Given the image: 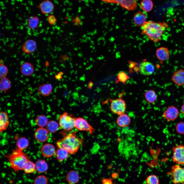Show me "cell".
<instances>
[{
  "instance_id": "7c38bea8",
  "label": "cell",
  "mask_w": 184,
  "mask_h": 184,
  "mask_svg": "<svg viewBox=\"0 0 184 184\" xmlns=\"http://www.w3.org/2000/svg\"><path fill=\"white\" fill-rule=\"evenodd\" d=\"M37 44L35 41L32 39H29L25 41L23 44L21 50L26 54H29L34 52L37 48Z\"/></svg>"
},
{
  "instance_id": "277c9868",
  "label": "cell",
  "mask_w": 184,
  "mask_h": 184,
  "mask_svg": "<svg viewBox=\"0 0 184 184\" xmlns=\"http://www.w3.org/2000/svg\"><path fill=\"white\" fill-rule=\"evenodd\" d=\"M76 119L72 115L64 112L59 117V126L65 131H69L75 127Z\"/></svg>"
},
{
  "instance_id": "52a82bcc",
  "label": "cell",
  "mask_w": 184,
  "mask_h": 184,
  "mask_svg": "<svg viewBox=\"0 0 184 184\" xmlns=\"http://www.w3.org/2000/svg\"><path fill=\"white\" fill-rule=\"evenodd\" d=\"M106 3L117 4L128 10L136 9L138 3L136 0H100Z\"/></svg>"
},
{
  "instance_id": "3957f363",
  "label": "cell",
  "mask_w": 184,
  "mask_h": 184,
  "mask_svg": "<svg viewBox=\"0 0 184 184\" xmlns=\"http://www.w3.org/2000/svg\"><path fill=\"white\" fill-rule=\"evenodd\" d=\"M6 157L8 158L11 167L15 172L23 170L26 163L30 160L23 151L17 148L13 150L12 153Z\"/></svg>"
},
{
  "instance_id": "83f0119b",
  "label": "cell",
  "mask_w": 184,
  "mask_h": 184,
  "mask_svg": "<svg viewBox=\"0 0 184 184\" xmlns=\"http://www.w3.org/2000/svg\"><path fill=\"white\" fill-rule=\"evenodd\" d=\"M16 144L17 148L23 151L28 146L29 142L27 138L24 137H21L17 141Z\"/></svg>"
},
{
  "instance_id": "e575fe53",
  "label": "cell",
  "mask_w": 184,
  "mask_h": 184,
  "mask_svg": "<svg viewBox=\"0 0 184 184\" xmlns=\"http://www.w3.org/2000/svg\"><path fill=\"white\" fill-rule=\"evenodd\" d=\"M147 184H159V181L157 176L154 175L148 176L146 178Z\"/></svg>"
},
{
  "instance_id": "6da1fadb",
  "label": "cell",
  "mask_w": 184,
  "mask_h": 184,
  "mask_svg": "<svg viewBox=\"0 0 184 184\" xmlns=\"http://www.w3.org/2000/svg\"><path fill=\"white\" fill-rule=\"evenodd\" d=\"M61 133L63 137L57 141V146L65 149L70 154H75L83 144V139L77 136L76 131L68 133L62 132Z\"/></svg>"
},
{
  "instance_id": "ab89813d",
  "label": "cell",
  "mask_w": 184,
  "mask_h": 184,
  "mask_svg": "<svg viewBox=\"0 0 184 184\" xmlns=\"http://www.w3.org/2000/svg\"><path fill=\"white\" fill-rule=\"evenodd\" d=\"M102 184H113L111 179L104 178L102 180Z\"/></svg>"
},
{
  "instance_id": "2e32d148",
  "label": "cell",
  "mask_w": 184,
  "mask_h": 184,
  "mask_svg": "<svg viewBox=\"0 0 184 184\" xmlns=\"http://www.w3.org/2000/svg\"><path fill=\"white\" fill-rule=\"evenodd\" d=\"M41 151L43 156L47 158H50L53 156L55 154L56 151L54 145L49 143L43 145Z\"/></svg>"
},
{
  "instance_id": "60d3db41",
  "label": "cell",
  "mask_w": 184,
  "mask_h": 184,
  "mask_svg": "<svg viewBox=\"0 0 184 184\" xmlns=\"http://www.w3.org/2000/svg\"><path fill=\"white\" fill-rule=\"evenodd\" d=\"M93 85V83L92 82H90L88 84V87L90 89L92 87Z\"/></svg>"
},
{
  "instance_id": "d6986e66",
  "label": "cell",
  "mask_w": 184,
  "mask_h": 184,
  "mask_svg": "<svg viewBox=\"0 0 184 184\" xmlns=\"http://www.w3.org/2000/svg\"><path fill=\"white\" fill-rule=\"evenodd\" d=\"M9 124V117L7 112L2 111L0 113V131L3 132L8 128Z\"/></svg>"
},
{
  "instance_id": "d4e9b609",
  "label": "cell",
  "mask_w": 184,
  "mask_h": 184,
  "mask_svg": "<svg viewBox=\"0 0 184 184\" xmlns=\"http://www.w3.org/2000/svg\"><path fill=\"white\" fill-rule=\"evenodd\" d=\"M55 154L57 160L61 162L67 159L70 154L65 149L58 148L56 151Z\"/></svg>"
},
{
  "instance_id": "cb8c5ba5",
  "label": "cell",
  "mask_w": 184,
  "mask_h": 184,
  "mask_svg": "<svg viewBox=\"0 0 184 184\" xmlns=\"http://www.w3.org/2000/svg\"><path fill=\"white\" fill-rule=\"evenodd\" d=\"M39 23V19L37 16H31L27 19V26L30 29L33 30L38 26Z\"/></svg>"
},
{
  "instance_id": "ba28073f",
  "label": "cell",
  "mask_w": 184,
  "mask_h": 184,
  "mask_svg": "<svg viewBox=\"0 0 184 184\" xmlns=\"http://www.w3.org/2000/svg\"><path fill=\"white\" fill-rule=\"evenodd\" d=\"M173 162L178 165H184V145L179 144L172 148Z\"/></svg>"
},
{
  "instance_id": "ac0fdd59",
  "label": "cell",
  "mask_w": 184,
  "mask_h": 184,
  "mask_svg": "<svg viewBox=\"0 0 184 184\" xmlns=\"http://www.w3.org/2000/svg\"><path fill=\"white\" fill-rule=\"evenodd\" d=\"M157 58L162 62L165 61L169 57L170 53L167 48L161 47L157 49L156 52Z\"/></svg>"
},
{
  "instance_id": "f35d334b",
  "label": "cell",
  "mask_w": 184,
  "mask_h": 184,
  "mask_svg": "<svg viewBox=\"0 0 184 184\" xmlns=\"http://www.w3.org/2000/svg\"><path fill=\"white\" fill-rule=\"evenodd\" d=\"M47 19L49 23L51 25H53L56 22L57 19L53 15H50L48 16Z\"/></svg>"
},
{
  "instance_id": "b9f144b4",
  "label": "cell",
  "mask_w": 184,
  "mask_h": 184,
  "mask_svg": "<svg viewBox=\"0 0 184 184\" xmlns=\"http://www.w3.org/2000/svg\"><path fill=\"white\" fill-rule=\"evenodd\" d=\"M181 110L182 112L184 114V103H183L181 107Z\"/></svg>"
},
{
  "instance_id": "836d02e7",
  "label": "cell",
  "mask_w": 184,
  "mask_h": 184,
  "mask_svg": "<svg viewBox=\"0 0 184 184\" xmlns=\"http://www.w3.org/2000/svg\"><path fill=\"white\" fill-rule=\"evenodd\" d=\"M33 183L34 184H48V180L45 176L40 175L35 178Z\"/></svg>"
},
{
  "instance_id": "5bb4252c",
  "label": "cell",
  "mask_w": 184,
  "mask_h": 184,
  "mask_svg": "<svg viewBox=\"0 0 184 184\" xmlns=\"http://www.w3.org/2000/svg\"><path fill=\"white\" fill-rule=\"evenodd\" d=\"M38 8L42 14H49L53 11L54 5L50 0H44L39 4Z\"/></svg>"
},
{
  "instance_id": "603a6c76",
  "label": "cell",
  "mask_w": 184,
  "mask_h": 184,
  "mask_svg": "<svg viewBox=\"0 0 184 184\" xmlns=\"http://www.w3.org/2000/svg\"><path fill=\"white\" fill-rule=\"evenodd\" d=\"M131 119L129 116L125 113L119 115L117 120V123L120 127H123L129 125L130 123Z\"/></svg>"
},
{
  "instance_id": "30bf717a",
  "label": "cell",
  "mask_w": 184,
  "mask_h": 184,
  "mask_svg": "<svg viewBox=\"0 0 184 184\" xmlns=\"http://www.w3.org/2000/svg\"><path fill=\"white\" fill-rule=\"evenodd\" d=\"M179 112L175 106L168 107L163 112V117L167 121L170 122L176 120L178 117Z\"/></svg>"
},
{
  "instance_id": "d6a6232c",
  "label": "cell",
  "mask_w": 184,
  "mask_h": 184,
  "mask_svg": "<svg viewBox=\"0 0 184 184\" xmlns=\"http://www.w3.org/2000/svg\"><path fill=\"white\" fill-rule=\"evenodd\" d=\"M35 121L36 124L40 127H44L46 126L48 122L47 118L43 115L38 116Z\"/></svg>"
},
{
  "instance_id": "1f68e13d",
  "label": "cell",
  "mask_w": 184,
  "mask_h": 184,
  "mask_svg": "<svg viewBox=\"0 0 184 184\" xmlns=\"http://www.w3.org/2000/svg\"><path fill=\"white\" fill-rule=\"evenodd\" d=\"M59 126V124L56 121L50 120L48 122L46 126V129L49 132L54 133L58 130Z\"/></svg>"
},
{
  "instance_id": "9c48e42d",
  "label": "cell",
  "mask_w": 184,
  "mask_h": 184,
  "mask_svg": "<svg viewBox=\"0 0 184 184\" xmlns=\"http://www.w3.org/2000/svg\"><path fill=\"white\" fill-rule=\"evenodd\" d=\"M75 127L79 131H87L91 134H93L94 131L95 130L87 121L81 117L76 118Z\"/></svg>"
},
{
  "instance_id": "7402d4cb",
  "label": "cell",
  "mask_w": 184,
  "mask_h": 184,
  "mask_svg": "<svg viewBox=\"0 0 184 184\" xmlns=\"http://www.w3.org/2000/svg\"><path fill=\"white\" fill-rule=\"evenodd\" d=\"M52 87L49 84H44L39 86L37 91L40 95L44 97L49 95L51 93Z\"/></svg>"
},
{
  "instance_id": "7bdbcfd3",
  "label": "cell",
  "mask_w": 184,
  "mask_h": 184,
  "mask_svg": "<svg viewBox=\"0 0 184 184\" xmlns=\"http://www.w3.org/2000/svg\"><path fill=\"white\" fill-rule=\"evenodd\" d=\"M182 184H184V182H183L182 183Z\"/></svg>"
},
{
  "instance_id": "e0dca14e",
  "label": "cell",
  "mask_w": 184,
  "mask_h": 184,
  "mask_svg": "<svg viewBox=\"0 0 184 184\" xmlns=\"http://www.w3.org/2000/svg\"><path fill=\"white\" fill-rule=\"evenodd\" d=\"M34 70V68L32 64L27 62L23 63L20 67L21 73L25 76H31L33 73Z\"/></svg>"
},
{
  "instance_id": "8fae6325",
  "label": "cell",
  "mask_w": 184,
  "mask_h": 184,
  "mask_svg": "<svg viewBox=\"0 0 184 184\" xmlns=\"http://www.w3.org/2000/svg\"><path fill=\"white\" fill-rule=\"evenodd\" d=\"M139 69L141 74L146 76L151 75L155 70L154 66L153 64L147 61L141 63L139 65Z\"/></svg>"
},
{
  "instance_id": "7a4b0ae2",
  "label": "cell",
  "mask_w": 184,
  "mask_h": 184,
  "mask_svg": "<svg viewBox=\"0 0 184 184\" xmlns=\"http://www.w3.org/2000/svg\"><path fill=\"white\" fill-rule=\"evenodd\" d=\"M168 25L165 22L146 21L142 26V33L151 41L157 42L161 39L163 34Z\"/></svg>"
},
{
  "instance_id": "4316f807",
  "label": "cell",
  "mask_w": 184,
  "mask_h": 184,
  "mask_svg": "<svg viewBox=\"0 0 184 184\" xmlns=\"http://www.w3.org/2000/svg\"><path fill=\"white\" fill-rule=\"evenodd\" d=\"M144 97L146 100L151 103L155 102L157 98L155 91L152 90H148L146 91L144 94Z\"/></svg>"
},
{
  "instance_id": "9a60e30c",
  "label": "cell",
  "mask_w": 184,
  "mask_h": 184,
  "mask_svg": "<svg viewBox=\"0 0 184 184\" xmlns=\"http://www.w3.org/2000/svg\"><path fill=\"white\" fill-rule=\"evenodd\" d=\"M173 82L179 86L184 85V70L179 69L174 72L172 76Z\"/></svg>"
},
{
  "instance_id": "ee69618b",
  "label": "cell",
  "mask_w": 184,
  "mask_h": 184,
  "mask_svg": "<svg viewBox=\"0 0 184 184\" xmlns=\"http://www.w3.org/2000/svg\"><path fill=\"white\" fill-rule=\"evenodd\" d=\"M79 0V1H83V0Z\"/></svg>"
},
{
  "instance_id": "4dcf8cb0",
  "label": "cell",
  "mask_w": 184,
  "mask_h": 184,
  "mask_svg": "<svg viewBox=\"0 0 184 184\" xmlns=\"http://www.w3.org/2000/svg\"><path fill=\"white\" fill-rule=\"evenodd\" d=\"M140 6L144 11L149 12L152 9L153 4L151 0H142L141 2Z\"/></svg>"
},
{
  "instance_id": "44dd1931",
  "label": "cell",
  "mask_w": 184,
  "mask_h": 184,
  "mask_svg": "<svg viewBox=\"0 0 184 184\" xmlns=\"http://www.w3.org/2000/svg\"><path fill=\"white\" fill-rule=\"evenodd\" d=\"M146 17L145 14L143 12H138L134 15L133 20L137 26H142L146 21Z\"/></svg>"
},
{
  "instance_id": "5b68a950",
  "label": "cell",
  "mask_w": 184,
  "mask_h": 184,
  "mask_svg": "<svg viewBox=\"0 0 184 184\" xmlns=\"http://www.w3.org/2000/svg\"><path fill=\"white\" fill-rule=\"evenodd\" d=\"M168 174L171 176L172 181L174 184L182 183L184 182V167L179 165L172 166Z\"/></svg>"
},
{
  "instance_id": "d590c367",
  "label": "cell",
  "mask_w": 184,
  "mask_h": 184,
  "mask_svg": "<svg viewBox=\"0 0 184 184\" xmlns=\"http://www.w3.org/2000/svg\"><path fill=\"white\" fill-rule=\"evenodd\" d=\"M117 77L119 81L124 84H125L129 78V76L123 71L119 72Z\"/></svg>"
},
{
  "instance_id": "8d00e7d4",
  "label": "cell",
  "mask_w": 184,
  "mask_h": 184,
  "mask_svg": "<svg viewBox=\"0 0 184 184\" xmlns=\"http://www.w3.org/2000/svg\"><path fill=\"white\" fill-rule=\"evenodd\" d=\"M7 67L4 64L1 63L0 65V77L1 78L6 77L8 73Z\"/></svg>"
},
{
  "instance_id": "f1b7e54d",
  "label": "cell",
  "mask_w": 184,
  "mask_h": 184,
  "mask_svg": "<svg viewBox=\"0 0 184 184\" xmlns=\"http://www.w3.org/2000/svg\"><path fill=\"white\" fill-rule=\"evenodd\" d=\"M23 170L27 174L34 172L36 170L35 164L30 160H28L25 165Z\"/></svg>"
},
{
  "instance_id": "4fadbf2b",
  "label": "cell",
  "mask_w": 184,
  "mask_h": 184,
  "mask_svg": "<svg viewBox=\"0 0 184 184\" xmlns=\"http://www.w3.org/2000/svg\"><path fill=\"white\" fill-rule=\"evenodd\" d=\"M49 132L44 127H39L35 130L34 136L35 139L40 142H46L49 137Z\"/></svg>"
},
{
  "instance_id": "484cf974",
  "label": "cell",
  "mask_w": 184,
  "mask_h": 184,
  "mask_svg": "<svg viewBox=\"0 0 184 184\" xmlns=\"http://www.w3.org/2000/svg\"><path fill=\"white\" fill-rule=\"evenodd\" d=\"M36 169L38 172L43 173L48 170V165L46 162L42 159L38 160L36 164Z\"/></svg>"
},
{
  "instance_id": "74e56055",
  "label": "cell",
  "mask_w": 184,
  "mask_h": 184,
  "mask_svg": "<svg viewBox=\"0 0 184 184\" xmlns=\"http://www.w3.org/2000/svg\"><path fill=\"white\" fill-rule=\"evenodd\" d=\"M177 132L181 135H184V122L181 121L178 123L176 126Z\"/></svg>"
},
{
  "instance_id": "ffe728a7",
  "label": "cell",
  "mask_w": 184,
  "mask_h": 184,
  "mask_svg": "<svg viewBox=\"0 0 184 184\" xmlns=\"http://www.w3.org/2000/svg\"><path fill=\"white\" fill-rule=\"evenodd\" d=\"M65 179L69 184H75L79 180V176L78 172L74 170H71L67 174Z\"/></svg>"
},
{
  "instance_id": "8992f818",
  "label": "cell",
  "mask_w": 184,
  "mask_h": 184,
  "mask_svg": "<svg viewBox=\"0 0 184 184\" xmlns=\"http://www.w3.org/2000/svg\"><path fill=\"white\" fill-rule=\"evenodd\" d=\"M110 108L113 113L119 115L125 113L126 108V103L123 99L118 98L112 101Z\"/></svg>"
},
{
  "instance_id": "f546056e",
  "label": "cell",
  "mask_w": 184,
  "mask_h": 184,
  "mask_svg": "<svg viewBox=\"0 0 184 184\" xmlns=\"http://www.w3.org/2000/svg\"><path fill=\"white\" fill-rule=\"evenodd\" d=\"M11 86L9 80L6 77L1 78L0 81V90L2 91H7Z\"/></svg>"
}]
</instances>
